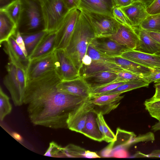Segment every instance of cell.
<instances>
[{
	"label": "cell",
	"mask_w": 160,
	"mask_h": 160,
	"mask_svg": "<svg viewBox=\"0 0 160 160\" xmlns=\"http://www.w3.org/2000/svg\"><path fill=\"white\" fill-rule=\"evenodd\" d=\"M155 54L156 55L160 57V51H158Z\"/></svg>",
	"instance_id": "cell-58"
},
{
	"label": "cell",
	"mask_w": 160,
	"mask_h": 160,
	"mask_svg": "<svg viewBox=\"0 0 160 160\" xmlns=\"http://www.w3.org/2000/svg\"><path fill=\"white\" fill-rule=\"evenodd\" d=\"M155 139L154 133L151 132H149L145 134H140L132 138L129 142L128 147L132 144L140 142H153Z\"/></svg>",
	"instance_id": "cell-38"
},
{
	"label": "cell",
	"mask_w": 160,
	"mask_h": 160,
	"mask_svg": "<svg viewBox=\"0 0 160 160\" xmlns=\"http://www.w3.org/2000/svg\"><path fill=\"white\" fill-rule=\"evenodd\" d=\"M6 68L7 73L3 78V84L10 93L14 105L20 106L23 104L24 95L18 80L16 67L9 62L6 66Z\"/></svg>",
	"instance_id": "cell-11"
},
{
	"label": "cell",
	"mask_w": 160,
	"mask_h": 160,
	"mask_svg": "<svg viewBox=\"0 0 160 160\" xmlns=\"http://www.w3.org/2000/svg\"><path fill=\"white\" fill-rule=\"evenodd\" d=\"M97 114L93 110L88 113L85 126L81 133L93 140L98 142L103 141L97 122Z\"/></svg>",
	"instance_id": "cell-23"
},
{
	"label": "cell",
	"mask_w": 160,
	"mask_h": 160,
	"mask_svg": "<svg viewBox=\"0 0 160 160\" xmlns=\"http://www.w3.org/2000/svg\"><path fill=\"white\" fill-rule=\"evenodd\" d=\"M95 37L92 26L83 13L80 11L74 31L65 49L79 71L88 47Z\"/></svg>",
	"instance_id": "cell-2"
},
{
	"label": "cell",
	"mask_w": 160,
	"mask_h": 160,
	"mask_svg": "<svg viewBox=\"0 0 160 160\" xmlns=\"http://www.w3.org/2000/svg\"><path fill=\"white\" fill-rule=\"evenodd\" d=\"M148 112L152 117L160 121V111L150 112Z\"/></svg>",
	"instance_id": "cell-52"
},
{
	"label": "cell",
	"mask_w": 160,
	"mask_h": 160,
	"mask_svg": "<svg viewBox=\"0 0 160 160\" xmlns=\"http://www.w3.org/2000/svg\"><path fill=\"white\" fill-rule=\"evenodd\" d=\"M81 148L72 144L68 145L66 147L62 148V152L64 158L83 157L82 154L78 153V152H84L85 151L83 149L79 150Z\"/></svg>",
	"instance_id": "cell-35"
},
{
	"label": "cell",
	"mask_w": 160,
	"mask_h": 160,
	"mask_svg": "<svg viewBox=\"0 0 160 160\" xmlns=\"http://www.w3.org/2000/svg\"><path fill=\"white\" fill-rule=\"evenodd\" d=\"M160 100V90H155V92L153 96L148 99L146 100V102H151Z\"/></svg>",
	"instance_id": "cell-49"
},
{
	"label": "cell",
	"mask_w": 160,
	"mask_h": 160,
	"mask_svg": "<svg viewBox=\"0 0 160 160\" xmlns=\"http://www.w3.org/2000/svg\"><path fill=\"white\" fill-rule=\"evenodd\" d=\"M61 92L82 97H89L91 88L83 78L79 77L68 81H62L57 86Z\"/></svg>",
	"instance_id": "cell-13"
},
{
	"label": "cell",
	"mask_w": 160,
	"mask_h": 160,
	"mask_svg": "<svg viewBox=\"0 0 160 160\" xmlns=\"http://www.w3.org/2000/svg\"><path fill=\"white\" fill-rule=\"evenodd\" d=\"M91 43L100 52L111 57L120 56L130 50L108 37H96Z\"/></svg>",
	"instance_id": "cell-15"
},
{
	"label": "cell",
	"mask_w": 160,
	"mask_h": 160,
	"mask_svg": "<svg viewBox=\"0 0 160 160\" xmlns=\"http://www.w3.org/2000/svg\"><path fill=\"white\" fill-rule=\"evenodd\" d=\"M114 58L115 62L123 69L138 75L142 78L149 75L153 69L142 65L120 56L115 57Z\"/></svg>",
	"instance_id": "cell-24"
},
{
	"label": "cell",
	"mask_w": 160,
	"mask_h": 160,
	"mask_svg": "<svg viewBox=\"0 0 160 160\" xmlns=\"http://www.w3.org/2000/svg\"><path fill=\"white\" fill-rule=\"evenodd\" d=\"M12 110V106L10 102V98L0 88V120L2 121L5 118L10 114Z\"/></svg>",
	"instance_id": "cell-29"
},
{
	"label": "cell",
	"mask_w": 160,
	"mask_h": 160,
	"mask_svg": "<svg viewBox=\"0 0 160 160\" xmlns=\"http://www.w3.org/2000/svg\"><path fill=\"white\" fill-rule=\"evenodd\" d=\"M151 130L154 132L160 130V121L156 123L152 127Z\"/></svg>",
	"instance_id": "cell-54"
},
{
	"label": "cell",
	"mask_w": 160,
	"mask_h": 160,
	"mask_svg": "<svg viewBox=\"0 0 160 160\" xmlns=\"http://www.w3.org/2000/svg\"><path fill=\"white\" fill-rule=\"evenodd\" d=\"M103 115L101 112L97 113V116L101 122L103 131V141L108 142L114 141L116 139L115 135L107 124L104 119Z\"/></svg>",
	"instance_id": "cell-32"
},
{
	"label": "cell",
	"mask_w": 160,
	"mask_h": 160,
	"mask_svg": "<svg viewBox=\"0 0 160 160\" xmlns=\"http://www.w3.org/2000/svg\"><path fill=\"white\" fill-rule=\"evenodd\" d=\"M17 75L21 91L24 94L26 86V71L23 68L16 67Z\"/></svg>",
	"instance_id": "cell-39"
},
{
	"label": "cell",
	"mask_w": 160,
	"mask_h": 160,
	"mask_svg": "<svg viewBox=\"0 0 160 160\" xmlns=\"http://www.w3.org/2000/svg\"><path fill=\"white\" fill-rule=\"evenodd\" d=\"M43 155L54 158H64L62 147L54 141L50 142L49 147Z\"/></svg>",
	"instance_id": "cell-34"
},
{
	"label": "cell",
	"mask_w": 160,
	"mask_h": 160,
	"mask_svg": "<svg viewBox=\"0 0 160 160\" xmlns=\"http://www.w3.org/2000/svg\"><path fill=\"white\" fill-rule=\"evenodd\" d=\"M48 32L43 30L32 33L21 34L28 58L40 41Z\"/></svg>",
	"instance_id": "cell-26"
},
{
	"label": "cell",
	"mask_w": 160,
	"mask_h": 160,
	"mask_svg": "<svg viewBox=\"0 0 160 160\" xmlns=\"http://www.w3.org/2000/svg\"><path fill=\"white\" fill-rule=\"evenodd\" d=\"M113 8L100 0H81L77 9L103 14L113 17Z\"/></svg>",
	"instance_id": "cell-25"
},
{
	"label": "cell",
	"mask_w": 160,
	"mask_h": 160,
	"mask_svg": "<svg viewBox=\"0 0 160 160\" xmlns=\"http://www.w3.org/2000/svg\"><path fill=\"white\" fill-rule=\"evenodd\" d=\"M5 10L17 25L21 11V3L19 0H16Z\"/></svg>",
	"instance_id": "cell-33"
},
{
	"label": "cell",
	"mask_w": 160,
	"mask_h": 160,
	"mask_svg": "<svg viewBox=\"0 0 160 160\" xmlns=\"http://www.w3.org/2000/svg\"><path fill=\"white\" fill-rule=\"evenodd\" d=\"M154 0H134L135 1H139L143 3L146 8L148 7Z\"/></svg>",
	"instance_id": "cell-53"
},
{
	"label": "cell",
	"mask_w": 160,
	"mask_h": 160,
	"mask_svg": "<svg viewBox=\"0 0 160 160\" xmlns=\"http://www.w3.org/2000/svg\"><path fill=\"white\" fill-rule=\"evenodd\" d=\"M14 38L17 44L22 50L25 55L28 57L24 41L19 32L18 31H17Z\"/></svg>",
	"instance_id": "cell-43"
},
{
	"label": "cell",
	"mask_w": 160,
	"mask_h": 160,
	"mask_svg": "<svg viewBox=\"0 0 160 160\" xmlns=\"http://www.w3.org/2000/svg\"><path fill=\"white\" fill-rule=\"evenodd\" d=\"M142 78L149 83L156 82L160 81V68H153L152 72L148 76Z\"/></svg>",
	"instance_id": "cell-40"
},
{
	"label": "cell",
	"mask_w": 160,
	"mask_h": 160,
	"mask_svg": "<svg viewBox=\"0 0 160 160\" xmlns=\"http://www.w3.org/2000/svg\"><path fill=\"white\" fill-rule=\"evenodd\" d=\"M114 6L119 8L127 7L134 2V0H113Z\"/></svg>",
	"instance_id": "cell-46"
},
{
	"label": "cell",
	"mask_w": 160,
	"mask_h": 160,
	"mask_svg": "<svg viewBox=\"0 0 160 160\" xmlns=\"http://www.w3.org/2000/svg\"><path fill=\"white\" fill-rule=\"evenodd\" d=\"M131 23L133 27H138L149 15L145 5L140 1L133 2L130 5L120 8Z\"/></svg>",
	"instance_id": "cell-18"
},
{
	"label": "cell",
	"mask_w": 160,
	"mask_h": 160,
	"mask_svg": "<svg viewBox=\"0 0 160 160\" xmlns=\"http://www.w3.org/2000/svg\"><path fill=\"white\" fill-rule=\"evenodd\" d=\"M54 52L43 57L30 61L26 71V82L34 80L56 68Z\"/></svg>",
	"instance_id": "cell-10"
},
{
	"label": "cell",
	"mask_w": 160,
	"mask_h": 160,
	"mask_svg": "<svg viewBox=\"0 0 160 160\" xmlns=\"http://www.w3.org/2000/svg\"><path fill=\"white\" fill-rule=\"evenodd\" d=\"M12 136L17 141H21L22 140V138L19 134L16 133H12Z\"/></svg>",
	"instance_id": "cell-56"
},
{
	"label": "cell",
	"mask_w": 160,
	"mask_h": 160,
	"mask_svg": "<svg viewBox=\"0 0 160 160\" xmlns=\"http://www.w3.org/2000/svg\"><path fill=\"white\" fill-rule=\"evenodd\" d=\"M136 136L132 132L126 131L118 128L117 134L115 135V140L114 142H118L117 144H118L120 146L127 147L131 140L132 138Z\"/></svg>",
	"instance_id": "cell-31"
},
{
	"label": "cell",
	"mask_w": 160,
	"mask_h": 160,
	"mask_svg": "<svg viewBox=\"0 0 160 160\" xmlns=\"http://www.w3.org/2000/svg\"><path fill=\"white\" fill-rule=\"evenodd\" d=\"M80 11L75 9L69 11L56 32L55 49H65L69 42L79 17Z\"/></svg>",
	"instance_id": "cell-7"
},
{
	"label": "cell",
	"mask_w": 160,
	"mask_h": 160,
	"mask_svg": "<svg viewBox=\"0 0 160 160\" xmlns=\"http://www.w3.org/2000/svg\"><path fill=\"white\" fill-rule=\"evenodd\" d=\"M17 25L4 10H0V44L16 35Z\"/></svg>",
	"instance_id": "cell-21"
},
{
	"label": "cell",
	"mask_w": 160,
	"mask_h": 160,
	"mask_svg": "<svg viewBox=\"0 0 160 160\" xmlns=\"http://www.w3.org/2000/svg\"><path fill=\"white\" fill-rule=\"evenodd\" d=\"M117 73L110 71L96 72L83 78L91 89L112 83L117 78Z\"/></svg>",
	"instance_id": "cell-22"
},
{
	"label": "cell",
	"mask_w": 160,
	"mask_h": 160,
	"mask_svg": "<svg viewBox=\"0 0 160 160\" xmlns=\"http://www.w3.org/2000/svg\"><path fill=\"white\" fill-rule=\"evenodd\" d=\"M125 70L117 64L114 58L107 56L98 50L90 43L86 54L82 60L79 70L80 77L102 71H110L117 73Z\"/></svg>",
	"instance_id": "cell-4"
},
{
	"label": "cell",
	"mask_w": 160,
	"mask_h": 160,
	"mask_svg": "<svg viewBox=\"0 0 160 160\" xmlns=\"http://www.w3.org/2000/svg\"><path fill=\"white\" fill-rule=\"evenodd\" d=\"M117 78L112 83L126 82L132 80L143 78L139 76L130 72L124 70L117 73Z\"/></svg>",
	"instance_id": "cell-36"
},
{
	"label": "cell",
	"mask_w": 160,
	"mask_h": 160,
	"mask_svg": "<svg viewBox=\"0 0 160 160\" xmlns=\"http://www.w3.org/2000/svg\"><path fill=\"white\" fill-rule=\"evenodd\" d=\"M19 0L21 11L17 31L24 34L45 30V23L39 1Z\"/></svg>",
	"instance_id": "cell-3"
},
{
	"label": "cell",
	"mask_w": 160,
	"mask_h": 160,
	"mask_svg": "<svg viewBox=\"0 0 160 160\" xmlns=\"http://www.w3.org/2000/svg\"><path fill=\"white\" fill-rule=\"evenodd\" d=\"M144 105L148 112L160 111V100L151 102H144Z\"/></svg>",
	"instance_id": "cell-42"
},
{
	"label": "cell",
	"mask_w": 160,
	"mask_h": 160,
	"mask_svg": "<svg viewBox=\"0 0 160 160\" xmlns=\"http://www.w3.org/2000/svg\"><path fill=\"white\" fill-rule=\"evenodd\" d=\"M16 0H0V10H4Z\"/></svg>",
	"instance_id": "cell-48"
},
{
	"label": "cell",
	"mask_w": 160,
	"mask_h": 160,
	"mask_svg": "<svg viewBox=\"0 0 160 160\" xmlns=\"http://www.w3.org/2000/svg\"><path fill=\"white\" fill-rule=\"evenodd\" d=\"M138 27L149 32H160V13L149 15Z\"/></svg>",
	"instance_id": "cell-28"
},
{
	"label": "cell",
	"mask_w": 160,
	"mask_h": 160,
	"mask_svg": "<svg viewBox=\"0 0 160 160\" xmlns=\"http://www.w3.org/2000/svg\"><path fill=\"white\" fill-rule=\"evenodd\" d=\"M83 157L87 158H100V157L98 156L96 152H91L89 150H85Z\"/></svg>",
	"instance_id": "cell-50"
},
{
	"label": "cell",
	"mask_w": 160,
	"mask_h": 160,
	"mask_svg": "<svg viewBox=\"0 0 160 160\" xmlns=\"http://www.w3.org/2000/svg\"><path fill=\"white\" fill-rule=\"evenodd\" d=\"M150 36L160 43V32H149Z\"/></svg>",
	"instance_id": "cell-51"
},
{
	"label": "cell",
	"mask_w": 160,
	"mask_h": 160,
	"mask_svg": "<svg viewBox=\"0 0 160 160\" xmlns=\"http://www.w3.org/2000/svg\"><path fill=\"white\" fill-rule=\"evenodd\" d=\"M138 154L142 157L157 158H160V150H155L150 153L145 154L141 152H138Z\"/></svg>",
	"instance_id": "cell-47"
},
{
	"label": "cell",
	"mask_w": 160,
	"mask_h": 160,
	"mask_svg": "<svg viewBox=\"0 0 160 160\" xmlns=\"http://www.w3.org/2000/svg\"><path fill=\"white\" fill-rule=\"evenodd\" d=\"M125 82L111 83L91 89L89 98H92L102 95L105 93L115 89Z\"/></svg>",
	"instance_id": "cell-30"
},
{
	"label": "cell",
	"mask_w": 160,
	"mask_h": 160,
	"mask_svg": "<svg viewBox=\"0 0 160 160\" xmlns=\"http://www.w3.org/2000/svg\"><path fill=\"white\" fill-rule=\"evenodd\" d=\"M109 5L110 7L113 8L114 7L113 0H100Z\"/></svg>",
	"instance_id": "cell-55"
},
{
	"label": "cell",
	"mask_w": 160,
	"mask_h": 160,
	"mask_svg": "<svg viewBox=\"0 0 160 160\" xmlns=\"http://www.w3.org/2000/svg\"><path fill=\"white\" fill-rule=\"evenodd\" d=\"M108 37L130 50L135 49L139 40L132 27L120 23L117 32Z\"/></svg>",
	"instance_id": "cell-16"
},
{
	"label": "cell",
	"mask_w": 160,
	"mask_h": 160,
	"mask_svg": "<svg viewBox=\"0 0 160 160\" xmlns=\"http://www.w3.org/2000/svg\"><path fill=\"white\" fill-rule=\"evenodd\" d=\"M133 28L139 38L134 50L151 54H155L160 51V43L150 36L149 32L138 27Z\"/></svg>",
	"instance_id": "cell-19"
},
{
	"label": "cell",
	"mask_w": 160,
	"mask_h": 160,
	"mask_svg": "<svg viewBox=\"0 0 160 160\" xmlns=\"http://www.w3.org/2000/svg\"></svg>",
	"instance_id": "cell-59"
},
{
	"label": "cell",
	"mask_w": 160,
	"mask_h": 160,
	"mask_svg": "<svg viewBox=\"0 0 160 160\" xmlns=\"http://www.w3.org/2000/svg\"><path fill=\"white\" fill-rule=\"evenodd\" d=\"M148 14L154 15L160 13V0H154L146 8Z\"/></svg>",
	"instance_id": "cell-41"
},
{
	"label": "cell",
	"mask_w": 160,
	"mask_h": 160,
	"mask_svg": "<svg viewBox=\"0 0 160 160\" xmlns=\"http://www.w3.org/2000/svg\"><path fill=\"white\" fill-rule=\"evenodd\" d=\"M120 56L151 68H160V57L155 54L130 50L124 52Z\"/></svg>",
	"instance_id": "cell-17"
},
{
	"label": "cell",
	"mask_w": 160,
	"mask_h": 160,
	"mask_svg": "<svg viewBox=\"0 0 160 160\" xmlns=\"http://www.w3.org/2000/svg\"><path fill=\"white\" fill-rule=\"evenodd\" d=\"M55 70L62 81H68L79 77V72L65 49H56Z\"/></svg>",
	"instance_id": "cell-8"
},
{
	"label": "cell",
	"mask_w": 160,
	"mask_h": 160,
	"mask_svg": "<svg viewBox=\"0 0 160 160\" xmlns=\"http://www.w3.org/2000/svg\"><path fill=\"white\" fill-rule=\"evenodd\" d=\"M45 25V31L57 32L69 11L62 0H39Z\"/></svg>",
	"instance_id": "cell-5"
},
{
	"label": "cell",
	"mask_w": 160,
	"mask_h": 160,
	"mask_svg": "<svg viewBox=\"0 0 160 160\" xmlns=\"http://www.w3.org/2000/svg\"><path fill=\"white\" fill-rule=\"evenodd\" d=\"M64 5L69 11L77 9L81 0H62Z\"/></svg>",
	"instance_id": "cell-44"
},
{
	"label": "cell",
	"mask_w": 160,
	"mask_h": 160,
	"mask_svg": "<svg viewBox=\"0 0 160 160\" xmlns=\"http://www.w3.org/2000/svg\"><path fill=\"white\" fill-rule=\"evenodd\" d=\"M82 11L92 26L96 37H108L114 34L119 25L113 17L85 10Z\"/></svg>",
	"instance_id": "cell-6"
},
{
	"label": "cell",
	"mask_w": 160,
	"mask_h": 160,
	"mask_svg": "<svg viewBox=\"0 0 160 160\" xmlns=\"http://www.w3.org/2000/svg\"><path fill=\"white\" fill-rule=\"evenodd\" d=\"M93 109L89 97L69 114L67 121V128L81 133L85 126L88 113Z\"/></svg>",
	"instance_id": "cell-9"
},
{
	"label": "cell",
	"mask_w": 160,
	"mask_h": 160,
	"mask_svg": "<svg viewBox=\"0 0 160 160\" xmlns=\"http://www.w3.org/2000/svg\"><path fill=\"white\" fill-rule=\"evenodd\" d=\"M128 155L126 151L122 148H118L112 150V157L120 158H125L127 157Z\"/></svg>",
	"instance_id": "cell-45"
},
{
	"label": "cell",
	"mask_w": 160,
	"mask_h": 160,
	"mask_svg": "<svg viewBox=\"0 0 160 160\" xmlns=\"http://www.w3.org/2000/svg\"><path fill=\"white\" fill-rule=\"evenodd\" d=\"M62 81L55 69L26 82L23 103L33 125L67 128L69 114L88 98L59 91L57 86Z\"/></svg>",
	"instance_id": "cell-1"
},
{
	"label": "cell",
	"mask_w": 160,
	"mask_h": 160,
	"mask_svg": "<svg viewBox=\"0 0 160 160\" xmlns=\"http://www.w3.org/2000/svg\"><path fill=\"white\" fill-rule=\"evenodd\" d=\"M121 93L103 95L92 98L90 101L93 107V111L97 114L101 112L103 115L107 114L116 108L120 101L124 96Z\"/></svg>",
	"instance_id": "cell-14"
},
{
	"label": "cell",
	"mask_w": 160,
	"mask_h": 160,
	"mask_svg": "<svg viewBox=\"0 0 160 160\" xmlns=\"http://www.w3.org/2000/svg\"><path fill=\"white\" fill-rule=\"evenodd\" d=\"M150 83L143 78L135 79L126 82L123 84L103 95L122 93L139 88L148 86Z\"/></svg>",
	"instance_id": "cell-27"
},
{
	"label": "cell",
	"mask_w": 160,
	"mask_h": 160,
	"mask_svg": "<svg viewBox=\"0 0 160 160\" xmlns=\"http://www.w3.org/2000/svg\"><path fill=\"white\" fill-rule=\"evenodd\" d=\"M154 86L155 90H160V81L155 82Z\"/></svg>",
	"instance_id": "cell-57"
},
{
	"label": "cell",
	"mask_w": 160,
	"mask_h": 160,
	"mask_svg": "<svg viewBox=\"0 0 160 160\" xmlns=\"http://www.w3.org/2000/svg\"><path fill=\"white\" fill-rule=\"evenodd\" d=\"M56 32H48L40 41L29 57L30 60L41 58L53 52L55 50Z\"/></svg>",
	"instance_id": "cell-20"
},
{
	"label": "cell",
	"mask_w": 160,
	"mask_h": 160,
	"mask_svg": "<svg viewBox=\"0 0 160 160\" xmlns=\"http://www.w3.org/2000/svg\"><path fill=\"white\" fill-rule=\"evenodd\" d=\"M3 43V50L8 56L9 62L16 67L24 69L26 72L30 60L17 43L14 37L12 36Z\"/></svg>",
	"instance_id": "cell-12"
},
{
	"label": "cell",
	"mask_w": 160,
	"mask_h": 160,
	"mask_svg": "<svg viewBox=\"0 0 160 160\" xmlns=\"http://www.w3.org/2000/svg\"><path fill=\"white\" fill-rule=\"evenodd\" d=\"M112 13L114 18L119 23L132 27L130 22L120 8L114 6Z\"/></svg>",
	"instance_id": "cell-37"
}]
</instances>
